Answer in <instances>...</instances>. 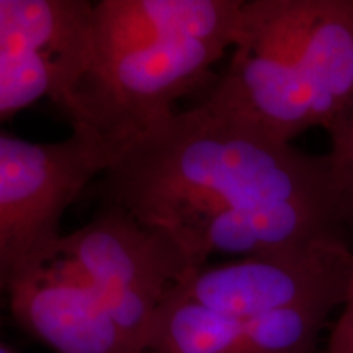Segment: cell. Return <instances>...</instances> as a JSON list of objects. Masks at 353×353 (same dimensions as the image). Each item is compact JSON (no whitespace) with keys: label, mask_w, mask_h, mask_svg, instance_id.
<instances>
[{"label":"cell","mask_w":353,"mask_h":353,"mask_svg":"<svg viewBox=\"0 0 353 353\" xmlns=\"http://www.w3.org/2000/svg\"><path fill=\"white\" fill-rule=\"evenodd\" d=\"M0 353H19V352H15L13 348H10L8 345H6V343L0 342Z\"/></svg>","instance_id":"cell-14"},{"label":"cell","mask_w":353,"mask_h":353,"mask_svg":"<svg viewBox=\"0 0 353 353\" xmlns=\"http://www.w3.org/2000/svg\"><path fill=\"white\" fill-rule=\"evenodd\" d=\"M6 298L17 324L54 353H130L100 294L57 250Z\"/></svg>","instance_id":"cell-6"},{"label":"cell","mask_w":353,"mask_h":353,"mask_svg":"<svg viewBox=\"0 0 353 353\" xmlns=\"http://www.w3.org/2000/svg\"><path fill=\"white\" fill-rule=\"evenodd\" d=\"M330 134L327 161L342 226L353 228V107Z\"/></svg>","instance_id":"cell-12"},{"label":"cell","mask_w":353,"mask_h":353,"mask_svg":"<svg viewBox=\"0 0 353 353\" xmlns=\"http://www.w3.org/2000/svg\"><path fill=\"white\" fill-rule=\"evenodd\" d=\"M353 252L342 234L286 252L203 265L176 296L231 317H255L306 304L342 306Z\"/></svg>","instance_id":"cell-5"},{"label":"cell","mask_w":353,"mask_h":353,"mask_svg":"<svg viewBox=\"0 0 353 353\" xmlns=\"http://www.w3.org/2000/svg\"><path fill=\"white\" fill-rule=\"evenodd\" d=\"M65 85L54 59L28 52H0V121L44 97L57 101Z\"/></svg>","instance_id":"cell-11"},{"label":"cell","mask_w":353,"mask_h":353,"mask_svg":"<svg viewBox=\"0 0 353 353\" xmlns=\"http://www.w3.org/2000/svg\"><path fill=\"white\" fill-rule=\"evenodd\" d=\"M242 12L244 0L94 2L83 68L105 57L161 43L201 41L229 50L239 41Z\"/></svg>","instance_id":"cell-7"},{"label":"cell","mask_w":353,"mask_h":353,"mask_svg":"<svg viewBox=\"0 0 353 353\" xmlns=\"http://www.w3.org/2000/svg\"><path fill=\"white\" fill-rule=\"evenodd\" d=\"M301 68L314 125L334 130L353 107V0H312Z\"/></svg>","instance_id":"cell-10"},{"label":"cell","mask_w":353,"mask_h":353,"mask_svg":"<svg viewBox=\"0 0 353 353\" xmlns=\"http://www.w3.org/2000/svg\"><path fill=\"white\" fill-rule=\"evenodd\" d=\"M226 51L218 44L187 41L105 57L85 65L57 105L70 118L72 134L97 148L108 167L174 114L176 101L205 85Z\"/></svg>","instance_id":"cell-2"},{"label":"cell","mask_w":353,"mask_h":353,"mask_svg":"<svg viewBox=\"0 0 353 353\" xmlns=\"http://www.w3.org/2000/svg\"><path fill=\"white\" fill-rule=\"evenodd\" d=\"M99 193L101 206L169 232L180 247L228 210L309 201L339 216L327 156L299 151L206 100L132 143L100 175Z\"/></svg>","instance_id":"cell-1"},{"label":"cell","mask_w":353,"mask_h":353,"mask_svg":"<svg viewBox=\"0 0 353 353\" xmlns=\"http://www.w3.org/2000/svg\"><path fill=\"white\" fill-rule=\"evenodd\" d=\"M324 353H353V275Z\"/></svg>","instance_id":"cell-13"},{"label":"cell","mask_w":353,"mask_h":353,"mask_svg":"<svg viewBox=\"0 0 353 353\" xmlns=\"http://www.w3.org/2000/svg\"><path fill=\"white\" fill-rule=\"evenodd\" d=\"M105 169L77 134L33 143L0 131V298L54 257L65 211Z\"/></svg>","instance_id":"cell-3"},{"label":"cell","mask_w":353,"mask_h":353,"mask_svg":"<svg viewBox=\"0 0 353 353\" xmlns=\"http://www.w3.org/2000/svg\"><path fill=\"white\" fill-rule=\"evenodd\" d=\"M92 15L87 0H0V52L54 59L65 76L63 97L83 68Z\"/></svg>","instance_id":"cell-9"},{"label":"cell","mask_w":353,"mask_h":353,"mask_svg":"<svg viewBox=\"0 0 353 353\" xmlns=\"http://www.w3.org/2000/svg\"><path fill=\"white\" fill-rule=\"evenodd\" d=\"M57 254L100 294L130 353L141 352L159 309L198 270L169 232L118 206H101L85 226L64 234Z\"/></svg>","instance_id":"cell-4"},{"label":"cell","mask_w":353,"mask_h":353,"mask_svg":"<svg viewBox=\"0 0 353 353\" xmlns=\"http://www.w3.org/2000/svg\"><path fill=\"white\" fill-rule=\"evenodd\" d=\"M342 228L330 206L309 201L273 203L214 214L190 234L182 249L200 268L214 254L245 259L286 252L342 234Z\"/></svg>","instance_id":"cell-8"}]
</instances>
